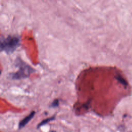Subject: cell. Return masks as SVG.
<instances>
[{"mask_svg":"<svg viewBox=\"0 0 132 132\" xmlns=\"http://www.w3.org/2000/svg\"><path fill=\"white\" fill-rule=\"evenodd\" d=\"M20 42V38L16 36H8L7 37L2 38L1 50L7 53H11L19 46Z\"/></svg>","mask_w":132,"mask_h":132,"instance_id":"1","label":"cell"},{"mask_svg":"<svg viewBox=\"0 0 132 132\" xmlns=\"http://www.w3.org/2000/svg\"><path fill=\"white\" fill-rule=\"evenodd\" d=\"M16 65L19 67L18 70L15 73L11 74V78L14 79H22L27 77L34 72V69L26 63L22 61L21 60L17 61Z\"/></svg>","mask_w":132,"mask_h":132,"instance_id":"2","label":"cell"},{"mask_svg":"<svg viewBox=\"0 0 132 132\" xmlns=\"http://www.w3.org/2000/svg\"><path fill=\"white\" fill-rule=\"evenodd\" d=\"M35 111H32L31 112H30L29 114H28L27 116L25 117L22 120H21L19 123V128L20 129L24 127L34 118V116L35 115Z\"/></svg>","mask_w":132,"mask_h":132,"instance_id":"3","label":"cell"},{"mask_svg":"<svg viewBox=\"0 0 132 132\" xmlns=\"http://www.w3.org/2000/svg\"><path fill=\"white\" fill-rule=\"evenodd\" d=\"M55 119V116H54L52 117H50V118H46L43 120H42L40 123H39L38 125H37V128H39L40 127H41V126L46 124L47 123H48L50 121H52L54 120Z\"/></svg>","mask_w":132,"mask_h":132,"instance_id":"4","label":"cell"},{"mask_svg":"<svg viewBox=\"0 0 132 132\" xmlns=\"http://www.w3.org/2000/svg\"><path fill=\"white\" fill-rule=\"evenodd\" d=\"M59 106V100L57 99L55 100L51 104V107H53V108H55Z\"/></svg>","mask_w":132,"mask_h":132,"instance_id":"5","label":"cell"},{"mask_svg":"<svg viewBox=\"0 0 132 132\" xmlns=\"http://www.w3.org/2000/svg\"><path fill=\"white\" fill-rule=\"evenodd\" d=\"M50 132H56V131H55V130H52Z\"/></svg>","mask_w":132,"mask_h":132,"instance_id":"6","label":"cell"}]
</instances>
